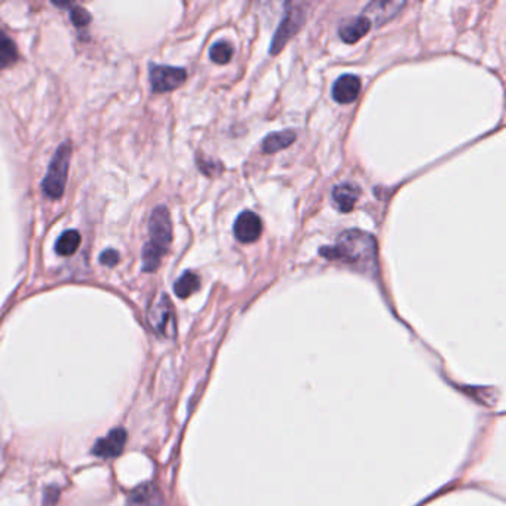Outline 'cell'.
<instances>
[{
    "instance_id": "1",
    "label": "cell",
    "mask_w": 506,
    "mask_h": 506,
    "mask_svg": "<svg viewBox=\"0 0 506 506\" xmlns=\"http://www.w3.org/2000/svg\"><path fill=\"white\" fill-rule=\"evenodd\" d=\"M330 261H340L365 275L377 273V242L368 232L351 229L344 231L332 247H323L319 251Z\"/></svg>"
},
{
    "instance_id": "2",
    "label": "cell",
    "mask_w": 506,
    "mask_h": 506,
    "mask_svg": "<svg viewBox=\"0 0 506 506\" xmlns=\"http://www.w3.org/2000/svg\"><path fill=\"white\" fill-rule=\"evenodd\" d=\"M149 236L150 239L144 244L141 252L143 271L148 273L155 272L159 268L171 245L172 226L169 211L165 205H159L152 211L149 219Z\"/></svg>"
},
{
    "instance_id": "3",
    "label": "cell",
    "mask_w": 506,
    "mask_h": 506,
    "mask_svg": "<svg viewBox=\"0 0 506 506\" xmlns=\"http://www.w3.org/2000/svg\"><path fill=\"white\" fill-rule=\"evenodd\" d=\"M72 161V143L64 141L58 145L57 152L52 156L46 174L42 181V190L51 199H60L64 193L69 179V169Z\"/></svg>"
},
{
    "instance_id": "4",
    "label": "cell",
    "mask_w": 506,
    "mask_h": 506,
    "mask_svg": "<svg viewBox=\"0 0 506 506\" xmlns=\"http://www.w3.org/2000/svg\"><path fill=\"white\" fill-rule=\"evenodd\" d=\"M285 6L288 8L285 18L283 20V22L279 24V27L273 36V41L271 45V52L275 56L281 51L290 39L294 36L300 27L304 22V5L301 4H285Z\"/></svg>"
},
{
    "instance_id": "5",
    "label": "cell",
    "mask_w": 506,
    "mask_h": 506,
    "mask_svg": "<svg viewBox=\"0 0 506 506\" xmlns=\"http://www.w3.org/2000/svg\"><path fill=\"white\" fill-rule=\"evenodd\" d=\"M149 324L152 328L164 337L176 336V315L172 303L167 294H162L149 311Z\"/></svg>"
},
{
    "instance_id": "6",
    "label": "cell",
    "mask_w": 506,
    "mask_h": 506,
    "mask_svg": "<svg viewBox=\"0 0 506 506\" xmlns=\"http://www.w3.org/2000/svg\"><path fill=\"white\" fill-rule=\"evenodd\" d=\"M149 72L152 89L157 94L180 88L186 82V79H188V73H186L184 69L172 67V65L150 64Z\"/></svg>"
},
{
    "instance_id": "7",
    "label": "cell",
    "mask_w": 506,
    "mask_h": 506,
    "mask_svg": "<svg viewBox=\"0 0 506 506\" xmlns=\"http://www.w3.org/2000/svg\"><path fill=\"white\" fill-rule=\"evenodd\" d=\"M261 232H263L261 219L257 214H254V212L244 211L238 216L233 226V233L239 242L244 244L254 242L260 238Z\"/></svg>"
},
{
    "instance_id": "8",
    "label": "cell",
    "mask_w": 506,
    "mask_h": 506,
    "mask_svg": "<svg viewBox=\"0 0 506 506\" xmlns=\"http://www.w3.org/2000/svg\"><path fill=\"white\" fill-rule=\"evenodd\" d=\"M404 6V2H396V0H389V2H371L363 11V15L371 22V25L380 27V25L396 17Z\"/></svg>"
},
{
    "instance_id": "9",
    "label": "cell",
    "mask_w": 506,
    "mask_h": 506,
    "mask_svg": "<svg viewBox=\"0 0 506 506\" xmlns=\"http://www.w3.org/2000/svg\"><path fill=\"white\" fill-rule=\"evenodd\" d=\"M126 443V432L122 428H116L110 431L104 438L98 439L92 448V453L96 456L108 459V458H116L122 453Z\"/></svg>"
},
{
    "instance_id": "10",
    "label": "cell",
    "mask_w": 506,
    "mask_h": 506,
    "mask_svg": "<svg viewBox=\"0 0 506 506\" xmlns=\"http://www.w3.org/2000/svg\"><path fill=\"white\" fill-rule=\"evenodd\" d=\"M361 91V81L355 74H343L332 85V98L340 104L353 103Z\"/></svg>"
},
{
    "instance_id": "11",
    "label": "cell",
    "mask_w": 506,
    "mask_h": 506,
    "mask_svg": "<svg viewBox=\"0 0 506 506\" xmlns=\"http://www.w3.org/2000/svg\"><path fill=\"white\" fill-rule=\"evenodd\" d=\"M370 29L371 22L364 15H359L344 20L339 27V34L344 44H356L370 32Z\"/></svg>"
},
{
    "instance_id": "12",
    "label": "cell",
    "mask_w": 506,
    "mask_h": 506,
    "mask_svg": "<svg viewBox=\"0 0 506 506\" xmlns=\"http://www.w3.org/2000/svg\"><path fill=\"white\" fill-rule=\"evenodd\" d=\"M361 195V189L353 183H342L332 190V202L342 212H351Z\"/></svg>"
},
{
    "instance_id": "13",
    "label": "cell",
    "mask_w": 506,
    "mask_h": 506,
    "mask_svg": "<svg viewBox=\"0 0 506 506\" xmlns=\"http://www.w3.org/2000/svg\"><path fill=\"white\" fill-rule=\"evenodd\" d=\"M296 141V134L291 129L287 131H281V132H273V134H269L263 140L261 149L264 153L268 155H273L279 150H284L287 148Z\"/></svg>"
},
{
    "instance_id": "14",
    "label": "cell",
    "mask_w": 506,
    "mask_h": 506,
    "mask_svg": "<svg viewBox=\"0 0 506 506\" xmlns=\"http://www.w3.org/2000/svg\"><path fill=\"white\" fill-rule=\"evenodd\" d=\"M81 242H82V236L77 231H65L56 242L57 254L63 257L73 256L79 249V247H81Z\"/></svg>"
},
{
    "instance_id": "15",
    "label": "cell",
    "mask_w": 506,
    "mask_h": 506,
    "mask_svg": "<svg viewBox=\"0 0 506 506\" xmlns=\"http://www.w3.org/2000/svg\"><path fill=\"white\" fill-rule=\"evenodd\" d=\"M199 285H201V279H199V276L192 271H186L176 281L174 292L180 299H188L195 291L199 290Z\"/></svg>"
},
{
    "instance_id": "16",
    "label": "cell",
    "mask_w": 506,
    "mask_h": 506,
    "mask_svg": "<svg viewBox=\"0 0 506 506\" xmlns=\"http://www.w3.org/2000/svg\"><path fill=\"white\" fill-rule=\"evenodd\" d=\"M18 61V51L14 41L0 29V69H6Z\"/></svg>"
},
{
    "instance_id": "17",
    "label": "cell",
    "mask_w": 506,
    "mask_h": 506,
    "mask_svg": "<svg viewBox=\"0 0 506 506\" xmlns=\"http://www.w3.org/2000/svg\"><path fill=\"white\" fill-rule=\"evenodd\" d=\"M159 495L157 491L153 488V486H141L131 495L129 503L134 506H159L157 499Z\"/></svg>"
},
{
    "instance_id": "18",
    "label": "cell",
    "mask_w": 506,
    "mask_h": 506,
    "mask_svg": "<svg viewBox=\"0 0 506 506\" xmlns=\"http://www.w3.org/2000/svg\"><path fill=\"white\" fill-rule=\"evenodd\" d=\"M232 56H233V46L226 41L216 42L209 48V58L216 64H228L232 60Z\"/></svg>"
},
{
    "instance_id": "19",
    "label": "cell",
    "mask_w": 506,
    "mask_h": 506,
    "mask_svg": "<svg viewBox=\"0 0 506 506\" xmlns=\"http://www.w3.org/2000/svg\"><path fill=\"white\" fill-rule=\"evenodd\" d=\"M67 8H70V20L74 27H77V29L88 27L91 22V14L86 9L77 6V5H69V4H67Z\"/></svg>"
},
{
    "instance_id": "20",
    "label": "cell",
    "mask_w": 506,
    "mask_h": 506,
    "mask_svg": "<svg viewBox=\"0 0 506 506\" xmlns=\"http://www.w3.org/2000/svg\"><path fill=\"white\" fill-rule=\"evenodd\" d=\"M121 260V256L116 249H105L100 254V263L103 266H109V268H113Z\"/></svg>"
}]
</instances>
